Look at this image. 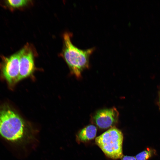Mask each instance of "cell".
<instances>
[{
    "mask_svg": "<svg viewBox=\"0 0 160 160\" xmlns=\"http://www.w3.org/2000/svg\"><path fill=\"white\" fill-rule=\"evenodd\" d=\"M71 36L68 33L63 35L62 55L72 73L79 78L81 76L82 72L89 68V58L95 48L86 49L78 48L72 43Z\"/></svg>",
    "mask_w": 160,
    "mask_h": 160,
    "instance_id": "6da1fadb",
    "label": "cell"
},
{
    "mask_svg": "<svg viewBox=\"0 0 160 160\" xmlns=\"http://www.w3.org/2000/svg\"><path fill=\"white\" fill-rule=\"evenodd\" d=\"M23 121L19 115L8 107L0 109V135L6 139L15 141L24 132Z\"/></svg>",
    "mask_w": 160,
    "mask_h": 160,
    "instance_id": "7a4b0ae2",
    "label": "cell"
},
{
    "mask_svg": "<svg viewBox=\"0 0 160 160\" xmlns=\"http://www.w3.org/2000/svg\"><path fill=\"white\" fill-rule=\"evenodd\" d=\"M123 135L119 129L113 127L95 139V143L105 155L113 159L121 158L123 156Z\"/></svg>",
    "mask_w": 160,
    "mask_h": 160,
    "instance_id": "3957f363",
    "label": "cell"
},
{
    "mask_svg": "<svg viewBox=\"0 0 160 160\" xmlns=\"http://www.w3.org/2000/svg\"><path fill=\"white\" fill-rule=\"evenodd\" d=\"M20 50L9 57L1 56L0 70L1 75L9 86L17 83L19 73Z\"/></svg>",
    "mask_w": 160,
    "mask_h": 160,
    "instance_id": "277c9868",
    "label": "cell"
},
{
    "mask_svg": "<svg viewBox=\"0 0 160 160\" xmlns=\"http://www.w3.org/2000/svg\"><path fill=\"white\" fill-rule=\"evenodd\" d=\"M20 50L19 73L17 82L29 76L34 69L33 54L29 45H25Z\"/></svg>",
    "mask_w": 160,
    "mask_h": 160,
    "instance_id": "5b68a950",
    "label": "cell"
},
{
    "mask_svg": "<svg viewBox=\"0 0 160 160\" xmlns=\"http://www.w3.org/2000/svg\"><path fill=\"white\" fill-rule=\"evenodd\" d=\"M119 113L115 107L100 110L93 116L94 123L100 128L107 129L117 122Z\"/></svg>",
    "mask_w": 160,
    "mask_h": 160,
    "instance_id": "8992f818",
    "label": "cell"
},
{
    "mask_svg": "<svg viewBox=\"0 0 160 160\" xmlns=\"http://www.w3.org/2000/svg\"><path fill=\"white\" fill-rule=\"evenodd\" d=\"M97 132V129L95 126L93 125H88L79 132L78 135V138L81 142L88 141L95 137Z\"/></svg>",
    "mask_w": 160,
    "mask_h": 160,
    "instance_id": "52a82bcc",
    "label": "cell"
},
{
    "mask_svg": "<svg viewBox=\"0 0 160 160\" xmlns=\"http://www.w3.org/2000/svg\"><path fill=\"white\" fill-rule=\"evenodd\" d=\"M29 1L27 0H7L3 1L2 4L7 9L13 10L26 6Z\"/></svg>",
    "mask_w": 160,
    "mask_h": 160,
    "instance_id": "ba28073f",
    "label": "cell"
},
{
    "mask_svg": "<svg viewBox=\"0 0 160 160\" xmlns=\"http://www.w3.org/2000/svg\"><path fill=\"white\" fill-rule=\"evenodd\" d=\"M156 154L155 149L147 148L145 150L137 154L135 157L137 160H148Z\"/></svg>",
    "mask_w": 160,
    "mask_h": 160,
    "instance_id": "9c48e42d",
    "label": "cell"
},
{
    "mask_svg": "<svg viewBox=\"0 0 160 160\" xmlns=\"http://www.w3.org/2000/svg\"><path fill=\"white\" fill-rule=\"evenodd\" d=\"M121 160H137L135 157L128 156H123Z\"/></svg>",
    "mask_w": 160,
    "mask_h": 160,
    "instance_id": "30bf717a",
    "label": "cell"
},
{
    "mask_svg": "<svg viewBox=\"0 0 160 160\" xmlns=\"http://www.w3.org/2000/svg\"><path fill=\"white\" fill-rule=\"evenodd\" d=\"M159 103L160 105V95L159 99Z\"/></svg>",
    "mask_w": 160,
    "mask_h": 160,
    "instance_id": "8fae6325",
    "label": "cell"
}]
</instances>
